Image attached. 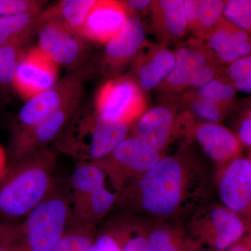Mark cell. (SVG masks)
<instances>
[{
	"instance_id": "obj_25",
	"label": "cell",
	"mask_w": 251,
	"mask_h": 251,
	"mask_svg": "<svg viewBox=\"0 0 251 251\" xmlns=\"http://www.w3.org/2000/svg\"><path fill=\"white\" fill-rule=\"evenodd\" d=\"M107 176L94 163L77 162L70 180L71 202L105 187Z\"/></svg>"
},
{
	"instance_id": "obj_37",
	"label": "cell",
	"mask_w": 251,
	"mask_h": 251,
	"mask_svg": "<svg viewBox=\"0 0 251 251\" xmlns=\"http://www.w3.org/2000/svg\"><path fill=\"white\" fill-rule=\"evenodd\" d=\"M21 232V222H18L17 227L8 239L0 244V251H16L19 240Z\"/></svg>"
},
{
	"instance_id": "obj_13",
	"label": "cell",
	"mask_w": 251,
	"mask_h": 251,
	"mask_svg": "<svg viewBox=\"0 0 251 251\" xmlns=\"http://www.w3.org/2000/svg\"><path fill=\"white\" fill-rule=\"evenodd\" d=\"M146 42V29L140 18L130 14L121 31L105 44L99 70L103 75H123L131 67Z\"/></svg>"
},
{
	"instance_id": "obj_19",
	"label": "cell",
	"mask_w": 251,
	"mask_h": 251,
	"mask_svg": "<svg viewBox=\"0 0 251 251\" xmlns=\"http://www.w3.org/2000/svg\"><path fill=\"white\" fill-rule=\"evenodd\" d=\"M148 11L158 43L168 46L186 35L187 25L183 0L151 1Z\"/></svg>"
},
{
	"instance_id": "obj_16",
	"label": "cell",
	"mask_w": 251,
	"mask_h": 251,
	"mask_svg": "<svg viewBox=\"0 0 251 251\" xmlns=\"http://www.w3.org/2000/svg\"><path fill=\"white\" fill-rule=\"evenodd\" d=\"M175 64L174 51L164 44L145 42L131 66L130 76L143 92L158 88Z\"/></svg>"
},
{
	"instance_id": "obj_36",
	"label": "cell",
	"mask_w": 251,
	"mask_h": 251,
	"mask_svg": "<svg viewBox=\"0 0 251 251\" xmlns=\"http://www.w3.org/2000/svg\"><path fill=\"white\" fill-rule=\"evenodd\" d=\"M237 134L242 148L250 150L251 147V114L248 110L239 120L237 126Z\"/></svg>"
},
{
	"instance_id": "obj_21",
	"label": "cell",
	"mask_w": 251,
	"mask_h": 251,
	"mask_svg": "<svg viewBox=\"0 0 251 251\" xmlns=\"http://www.w3.org/2000/svg\"><path fill=\"white\" fill-rule=\"evenodd\" d=\"M179 220L149 219L148 251H198L202 247L190 237Z\"/></svg>"
},
{
	"instance_id": "obj_33",
	"label": "cell",
	"mask_w": 251,
	"mask_h": 251,
	"mask_svg": "<svg viewBox=\"0 0 251 251\" xmlns=\"http://www.w3.org/2000/svg\"><path fill=\"white\" fill-rule=\"evenodd\" d=\"M222 18L226 21L250 34L251 29V1H225Z\"/></svg>"
},
{
	"instance_id": "obj_31",
	"label": "cell",
	"mask_w": 251,
	"mask_h": 251,
	"mask_svg": "<svg viewBox=\"0 0 251 251\" xmlns=\"http://www.w3.org/2000/svg\"><path fill=\"white\" fill-rule=\"evenodd\" d=\"M23 46L19 43L0 46V93L6 99L13 91V80Z\"/></svg>"
},
{
	"instance_id": "obj_6",
	"label": "cell",
	"mask_w": 251,
	"mask_h": 251,
	"mask_svg": "<svg viewBox=\"0 0 251 251\" xmlns=\"http://www.w3.org/2000/svg\"><path fill=\"white\" fill-rule=\"evenodd\" d=\"M185 229L201 247L225 251L246 234L251 225L226 206L209 202L188 216Z\"/></svg>"
},
{
	"instance_id": "obj_15",
	"label": "cell",
	"mask_w": 251,
	"mask_h": 251,
	"mask_svg": "<svg viewBox=\"0 0 251 251\" xmlns=\"http://www.w3.org/2000/svg\"><path fill=\"white\" fill-rule=\"evenodd\" d=\"M58 66L36 46L21 54L13 80V91L27 100L53 87L58 82Z\"/></svg>"
},
{
	"instance_id": "obj_8",
	"label": "cell",
	"mask_w": 251,
	"mask_h": 251,
	"mask_svg": "<svg viewBox=\"0 0 251 251\" xmlns=\"http://www.w3.org/2000/svg\"><path fill=\"white\" fill-rule=\"evenodd\" d=\"M94 73L86 63L72 71L49 90L26 100L11 125L10 133H18L34 126L76 97L84 96L85 84Z\"/></svg>"
},
{
	"instance_id": "obj_12",
	"label": "cell",
	"mask_w": 251,
	"mask_h": 251,
	"mask_svg": "<svg viewBox=\"0 0 251 251\" xmlns=\"http://www.w3.org/2000/svg\"><path fill=\"white\" fill-rule=\"evenodd\" d=\"M221 204L251 224V161L241 156L214 173Z\"/></svg>"
},
{
	"instance_id": "obj_20",
	"label": "cell",
	"mask_w": 251,
	"mask_h": 251,
	"mask_svg": "<svg viewBox=\"0 0 251 251\" xmlns=\"http://www.w3.org/2000/svg\"><path fill=\"white\" fill-rule=\"evenodd\" d=\"M204 41L224 65L251 54L250 34L223 18Z\"/></svg>"
},
{
	"instance_id": "obj_29",
	"label": "cell",
	"mask_w": 251,
	"mask_h": 251,
	"mask_svg": "<svg viewBox=\"0 0 251 251\" xmlns=\"http://www.w3.org/2000/svg\"><path fill=\"white\" fill-rule=\"evenodd\" d=\"M97 226L73 222L50 251H87L97 234Z\"/></svg>"
},
{
	"instance_id": "obj_18",
	"label": "cell",
	"mask_w": 251,
	"mask_h": 251,
	"mask_svg": "<svg viewBox=\"0 0 251 251\" xmlns=\"http://www.w3.org/2000/svg\"><path fill=\"white\" fill-rule=\"evenodd\" d=\"M129 15L123 1L97 0L80 35L88 42L105 44L121 31Z\"/></svg>"
},
{
	"instance_id": "obj_22",
	"label": "cell",
	"mask_w": 251,
	"mask_h": 251,
	"mask_svg": "<svg viewBox=\"0 0 251 251\" xmlns=\"http://www.w3.org/2000/svg\"><path fill=\"white\" fill-rule=\"evenodd\" d=\"M118 196L105 187L72 202V221L97 226L115 208Z\"/></svg>"
},
{
	"instance_id": "obj_40",
	"label": "cell",
	"mask_w": 251,
	"mask_h": 251,
	"mask_svg": "<svg viewBox=\"0 0 251 251\" xmlns=\"http://www.w3.org/2000/svg\"><path fill=\"white\" fill-rule=\"evenodd\" d=\"M18 224V222H0V244L14 233Z\"/></svg>"
},
{
	"instance_id": "obj_11",
	"label": "cell",
	"mask_w": 251,
	"mask_h": 251,
	"mask_svg": "<svg viewBox=\"0 0 251 251\" xmlns=\"http://www.w3.org/2000/svg\"><path fill=\"white\" fill-rule=\"evenodd\" d=\"M36 34V47L58 67L72 69V72L87 62L90 42L80 34L54 21L39 25Z\"/></svg>"
},
{
	"instance_id": "obj_17",
	"label": "cell",
	"mask_w": 251,
	"mask_h": 251,
	"mask_svg": "<svg viewBox=\"0 0 251 251\" xmlns=\"http://www.w3.org/2000/svg\"><path fill=\"white\" fill-rule=\"evenodd\" d=\"M191 138L198 142L214 163L216 171L242 156V146L237 134L221 124L196 123Z\"/></svg>"
},
{
	"instance_id": "obj_1",
	"label": "cell",
	"mask_w": 251,
	"mask_h": 251,
	"mask_svg": "<svg viewBox=\"0 0 251 251\" xmlns=\"http://www.w3.org/2000/svg\"><path fill=\"white\" fill-rule=\"evenodd\" d=\"M214 176L186 141L126 186L115 207L120 214L151 220H179L210 202Z\"/></svg>"
},
{
	"instance_id": "obj_39",
	"label": "cell",
	"mask_w": 251,
	"mask_h": 251,
	"mask_svg": "<svg viewBox=\"0 0 251 251\" xmlns=\"http://www.w3.org/2000/svg\"><path fill=\"white\" fill-rule=\"evenodd\" d=\"M225 251H251V234H246Z\"/></svg>"
},
{
	"instance_id": "obj_3",
	"label": "cell",
	"mask_w": 251,
	"mask_h": 251,
	"mask_svg": "<svg viewBox=\"0 0 251 251\" xmlns=\"http://www.w3.org/2000/svg\"><path fill=\"white\" fill-rule=\"evenodd\" d=\"M130 126L105 120L95 109L79 107L54 142V150L77 162L94 163L111 153Z\"/></svg>"
},
{
	"instance_id": "obj_41",
	"label": "cell",
	"mask_w": 251,
	"mask_h": 251,
	"mask_svg": "<svg viewBox=\"0 0 251 251\" xmlns=\"http://www.w3.org/2000/svg\"><path fill=\"white\" fill-rule=\"evenodd\" d=\"M9 160L7 151L0 144V181L4 177L9 168Z\"/></svg>"
},
{
	"instance_id": "obj_14",
	"label": "cell",
	"mask_w": 251,
	"mask_h": 251,
	"mask_svg": "<svg viewBox=\"0 0 251 251\" xmlns=\"http://www.w3.org/2000/svg\"><path fill=\"white\" fill-rule=\"evenodd\" d=\"M83 96L76 97L39 124L10 135L6 150L9 161L41 149L49 148L62 133L68 122L80 107Z\"/></svg>"
},
{
	"instance_id": "obj_5",
	"label": "cell",
	"mask_w": 251,
	"mask_h": 251,
	"mask_svg": "<svg viewBox=\"0 0 251 251\" xmlns=\"http://www.w3.org/2000/svg\"><path fill=\"white\" fill-rule=\"evenodd\" d=\"M174 54L173 70L158 87L167 95L197 90L213 79L226 75L227 69L201 39L193 38L179 44Z\"/></svg>"
},
{
	"instance_id": "obj_23",
	"label": "cell",
	"mask_w": 251,
	"mask_h": 251,
	"mask_svg": "<svg viewBox=\"0 0 251 251\" xmlns=\"http://www.w3.org/2000/svg\"><path fill=\"white\" fill-rule=\"evenodd\" d=\"M225 1L187 0L184 1L187 30L204 41L222 18Z\"/></svg>"
},
{
	"instance_id": "obj_35",
	"label": "cell",
	"mask_w": 251,
	"mask_h": 251,
	"mask_svg": "<svg viewBox=\"0 0 251 251\" xmlns=\"http://www.w3.org/2000/svg\"><path fill=\"white\" fill-rule=\"evenodd\" d=\"M45 4V1L37 0H0V17L39 14Z\"/></svg>"
},
{
	"instance_id": "obj_26",
	"label": "cell",
	"mask_w": 251,
	"mask_h": 251,
	"mask_svg": "<svg viewBox=\"0 0 251 251\" xmlns=\"http://www.w3.org/2000/svg\"><path fill=\"white\" fill-rule=\"evenodd\" d=\"M39 14L0 17V46L12 43L24 45L37 30Z\"/></svg>"
},
{
	"instance_id": "obj_2",
	"label": "cell",
	"mask_w": 251,
	"mask_h": 251,
	"mask_svg": "<svg viewBox=\"0 0 251 251\" xmlns=\"http://www.w3.org/2000/svg\"><path fill=\"white\" fill-rule=\"evenodd\" d=\"M57 157L46 148L9 161L0 181V222L25 219L45 199L55 179Z\"/></svg>"
},
{
	"instance_id": "obj_24",
	"label": "cell",
	"mask_w": 251,
	"mask_h": 251,
	"mask_svg": "<svg viewBox=\"0 0 251 251\" xmlns=\"http://www.w3.org/2000/svg\"><path fill=\"white\" fill-rule=\"evenodd\" d=\"M97 0H62L47 9H43L38 16L39 25L54 21L74 32L80 34L86 18Z\"/></svg>"
},
{
	"instance_id": "obj_38",
	"label": "cell",
	"mask_w": 251,
	"mask_h": 251,
	"mask_svg": "<svg viewBox=\"0 0 251 251\" xmlns=\"http://www.w3.org/2000/svg\"><path fill=\"white\" fill-rule=\"evenodd\" d=\"M130 14H135L137 13L148 11L151 1L149 0H129L123 1Z\"/></svg>"
},
{
	"instance_id": "obj_43",
	"label": "cell",
	"mask_w": 251,
	"mask_h": 251,
	"mask_svg": "<svg viewBox=\"0 0 251 251\" xmlns=\"http://www.w3.org/2000/svg\"><path fill=\"white\" fill-rule=\"evenodd\" d=\"M210 251V250H207V251L199 250V251Z\"/></svg>"
},
{
	"instance_id": "obj_30",
	"label": "cell",
	"mask_w": 251,
	"mask_h": 251,
	"mask_svg": "<svg viewBox=\"0 0 251 251\" xmlns=\"http://www.w3.org/2000/svg\"><path fill=\"white\" fill-rule=\"evenodd\" d=\"M194 92L199 97L214 102L229 111L235 105L237 90L227 75L213 79Z\"/></svg>"
},
{
	"instance_id": "obj_27",
	"label": "cell",
	"mask_w": 251,
	"mask_h": 251,
	"mask_svg": "<svg viewBox=\"0 0 251 251\" xmlns=\"http://www.w3.org/2000/svg\"><path fill=\"white\" fill-rule=\"evenodd\" d=\"M181 98L179 103L189 112L195 122L198 120L197 123L221 124L229 112L227 109L199 97L193 91L186 92Z\"/></svg>"
},
{
	"instance_id": "obj_42",
	"label": "cell",
	"mask_w": 251,
	"mask_h": 251,
	"mask_svg": "<svg viewBox=\"0 0 251 251\" xmlns=\"http://www.w3.org/2000/svg\"><path fill=\"white\" fill-rule=\"evenodd\" d=\"M6 100H7V99H6L4 95L0 93V110H1V109L4 106Z\"/></svg>"
},
{
	"instance_id": "obj_32",
	"label": "cell",
	"mask_w": 251,
	"mask_h": 251,
	"mask_svg": "<svg viewBox=\"0 0 251 251\" xmlns=\"http://www.w3.org/2000/svg\"><path fill=\"white\" fill-rule=\"evenodd\" d=\"M87 251H122L121 230L117 215L105 223L100 230H97Z\"/></svg>"
},
{
	"instance_id": "obj_10",
	"label": "cell",
	"mask_w": 251,
	"mask_h": 251,
	"mask_svg": "<svg viewBox=\"0 0 251 251\" xmlns=\"http://www.w3.org/2000/svg\"><path fill=\"white\" fill-rule=\"evenodd\" d=\"M94 109L100 117L131 126L147 111L145 94L129 75L108 79L99 88Z\"/></svg>"
},
{
	"instance_id": "obj_4",
	"label": "cell",
	"mask_w": 251,
	"mask_h": 251,
	"mask_svg": "<svg viewBox=\"0 0 251 251\" xmlns=\"http://www.w3.org/2000/svg\"><path fill=\"white\" fill-rule=\"evenodd\" d=\"M72 220L69 188L54 179L45 199L23 222L16 251H50L59 242Z\"/></svg>"
},
{
	"instance_id": "obj_9",
	"label": "cell",
	"mask_w": 251,
	"mask_h": 251,
	"mask_svg": "<svg viewBox=\"0 0 251 251\" xmlns=\"http://www.w3.org/2000/svg\"><path fill=\"white\" fill-rule=\"evenodd\" d=\"M163 156L128 135L110 154L94 163L103 170L118 196L126 186L141 177Z\"/></svg>"
},
{
	"instance_id": "obj_7",
	"label": "cell",
	"mask_w": 251,
	"mask_h": 251,
	"mask_svg": "<svg viewBox=\"0 0 251 251\" xmlns=\"http://www.w3.org/2000/svg\"><path fill=\"white\" fill-rule=\"evenodd\" d=\"M196 122L180 103H166L153 107L130 126L128 135L153 149L162 156L174 140L185 137L191 141Z\"/></svg>"
},
{
	"instance_id": "obj_28",
	"label": "cell",
	"mask_w": 251,
	"mask_h": 251,
	"mask_svg": "<svg viewBox=\"0 0 251 251\" xmlns=\"http://www.w3.org/2000/svg\"><path fill=\"white\" fill-rule=\"evenodd\" d=\"M117 216L121 230L122 251H148L149 219L126 214Z\"/></svg>"
},
{
	"instance_id": "obj_34",
	"label": "cell",
	"mask_w": 251,
	"mask_h": 251,
	"mask_svg": "<svg viewBox=\"0 0 251 251\" xmlns=\"http://www.w3.org/2000/svg\"><path fill=\"white\" fill-rule=\"evenodd\" d=\"M226 75L236 90L250 94L251 92V54L231 63Z\"/></svg>"
}]
</instances>
